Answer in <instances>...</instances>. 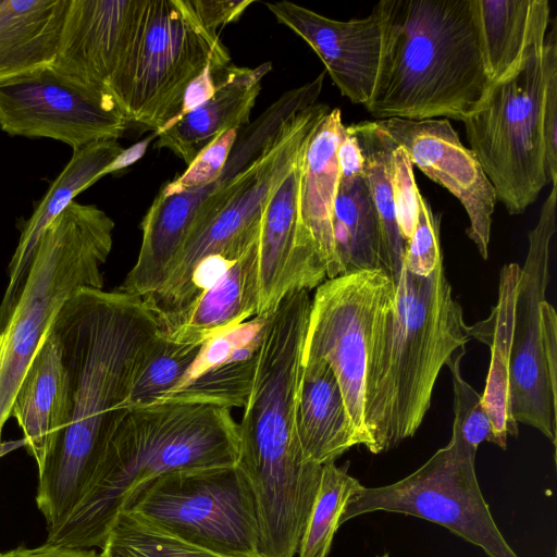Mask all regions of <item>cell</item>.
<instances>
[{"instance_id":"obj_39","label":"cell","mask_w":557,"mask_h":557,"mask_svg":"<svg viewBox=\"0 0 557 557\" xmlns=\"http://www.w3.org/2000/svg\"><path fill=\"white\" fill-rule=\"evenodd\" d=\"M253 0H193L194 8L206 27L218 32L221 26L239 20Z\"/></svg>"},{"instance_id":"obj_42","label":"cell","mask_w":557,"mask_h":557,"mask_svg":"<svg viewBox=\"0 0 557 557\" xmlns=\"http://www.w3.org/2000/svg\"><path fill=\"white\" fill-rule=\"evenodd\" d=\"M154 134L123 149L121 153L99 173V180L106 175L119 172L135 162H137L146 153L149 144L154 138Z\"/></svg>"},{"instance_id":"obj_35","label":"cell","mask_w":557,"mask_h":557,"mask_svg":"<svg viewBox=\"0 0 557 557\" xmlns=\"http://www.w3.org/2000/svg\"><path fill=\"white\" fill-rule=\"evenodd\" d=\"M238 132L239 129H230L219 135L196 156L183 174L164 185L159 194H180L216 181L225 168Z\"/></svg>"},{"instance_id":"obj_8","label":"cell","mask_w":557,"mask_h":557,"mask_svg":"<svg viewBox=\"0 0 557 557\" xmlns=\"http://www.w3.org/2000/svg\"><path fill=\"white\" fill-rule=\"evenodd\" d=\"M324 76L323 71L313 81L287 90L253 122L240 128L216 181L201 188L156 196L140 223L143 235L137 260L116 289L140 298L157 290L186 240L228 200L249 165L271 144L285 122L317 102Z\"/></svg>"},{"instance_id":"obj_37","label":"cell","mask_w":557,"mask_h":557,"mask_svg":"<svg viewBox=\"0 0 557 557\" xmlns=\"http://www.w3.org/2000/svg\"><path fill=\"white\" fill-rule=\"evenodd\" d=\"M440 216L434 214L426 199L420 195L417 224L405 243L403 265L417 274H429L441 260Z\"/></svg>"},{"instance_id":"obj_27","label":"cell","mask_w":557,"mask_h":557,"mask_svg":"<svg viewBox=\"0 0 557 557\" xmlns=\"http://www.w3.org/2000/svg\"><path fill=\"white\" fill-rule=\"evenodd\" d=\"M484 67L496 83L520 65L532 38L547 29V0H471Z\"/></svg>"},{"instance_id":"obj_16","label":"cell","mask_w":557,"mask_h":557,"mask_svg":"<svg viewBox=\"0 0 557 557\" xmlns=\"http://www.w3.org/2000/svg\"><path fill=\"white\" fill-rule=\"evenodd\" d=\"M147 2L70 0L52 67L76 83L110 96V83L140 27Z\"/></svg>"},{"instance_id":"obj_26","label":"cell","mask_w":557,"mask_h":557,"mask_svg":"<svg viewBox=\"0 0 557 557\" xmlns=\"http://www.w3.org/2000/svg\"><path fill=\"white\" fill-rule=\"evenodd\" d=\"M519 275L518 263L504 264L499 272L497 302L491 314L485 320L468 325L471 339L484 343L491 350V363L481 399L492 424L490 442L503 449L507 447L508 435L517 436L519 432L509 405V361Z\"/></svg>"},{"instance_id":"obj_29","label":"cell","mask_w":557,"mask_h":557,"mask_svg":"<svg viewBox=\"0 0 557 557\" xmlns=\"http://www.w3.org/2000/svg\"><path fill=\"white\" fill-rule=\"evenodd\" d=\"M347 127L360 145L363 175L380 223L382 269L396 284L403 267L405 248L392 186V156L398 145L377 126L375 121H362Z\"/></svg>"},{"instance_id":"obj_7","label":"cell","mask_w":557,"mask_h":557,"mask_svg":"<svg viewBox=\"0 0 557 557\" xmlns=\"http://www.w3.org/2000/svg\"><path fill=\"white\" fill-rule=\"evenodd\" d=\"M546 32L532 38L518 69L493 83L462 121L470 149L510 214L523 213L549 184L542 120Z\"/></svg>"},{"instance_id":"obj_22","label":"cell","mask_w":557,"mask_h":557,"mask_svg":"<svg viewBox=\"0 0 557 557\" xmlns=\"http://www.w3.org/2000/svg\"><path fill=\"white\" fill-rule=\"evenodd\" d=\"M271 70L270 62L257 67L228 65L207 101L154 134L156 147L172 151L188 165L219 135L250 123L261 81Z\"/></svg>"},{"instance_id":"obj_43","label":"cell","mask_w":557,"mask_h":557,"mask_svg":"<svg viewBox=\"0 0 557 557\" xmlns=\"http://www.w3.org/2000/svg\"><path fill=\"white\" fill-rule=\"evenodd\" d=\"M376 557H389V555L387 553H385V554L376 556Z\"/></svg>"},{"instance_id":"obj_45","label":"cell","mask_w":557,"mask_h":557,"mask_svg":"<svg viewBox=\"0 0 557 557\" xmlns=\"http://www.w3.org/2000/svg\"><path fill=\"white\" fill-rule=\"evenodd\" d=\"M2 0H0V4H1Z\"/></svg>"},{"instance_id":"obj_25","label":"cell","mask_w":557,"mask_h":557,"mask_svg":"<svg viewBox=\"0 0 557 557\" xmlns=\"http://www.w3.org/2000/svg\"><path fill=\"white\" fill-rule=\"evenodd\" d=\"M258 242L207 290L169 333L178 343L202 344L258 315Z\"/></svg>"},{"instance_id":"obj_31","label":"cell","mask_w":557,"mask_h":557,"mask_svg":"<svg viewBox=\"0 0 557 557\" xmlns=\"http://www.w3.org/2000/svg\"><path fill=\"white\" fill-rule=\"evenodd\" d=\"M361 486L346 468L322 466L318 492L301 537L298 557H327L339 519L350 496Z\"/></svg>"},{"instance_id":"obj_18","label":"cell","mask_w":557,"mask_h":557,"mask_svg":"<svg viewBox=\"0 0 557 557\" xmlns=\"http://www.w3.org/2000/svg\"><path fill=\"white\" fill-rule=\"evenodd\" d=\"M305 150L272 193L262 214L257 267L258 315L273 312L289 293L309 292L327 278L321 258L298 231V188Z\"/></svg>"},{"instance_id":"obj_28","label":"cell","mask_w":557,"mask_h":557,"mask_svg":"<svg viewBox=\"0 0 557 557\" xmlns=\"http://www.w3.org/2000/svg\"><path fill=\"white\" fill-rule=\"evenodd\" d=\"M333 235L341 274L382 269L380 223L363 169L351 175L339 174Z\"/></svg>"},{"instance_id":"obj_44","label":"cell","mask_w":557,"mask_h":557,"mask_svg":"<svg viewBox=\"0 0 557 557\" xmlns=\"http://www.w3.org/2000/svg\"><path fill=\"white\" fill-rule=\"evenodd\" d=\"M1 435H2V433H0V449H1Z\"/></svg>"},{"instance_id":"obj_30","label":"cell","mask_w":557,"mask_h":557,"mask_svg":"<svg viewBox=\"0 0 557 557\" xmlns=\"http://www.w3.org/2000/svg\"><path fill=\"white\" fill-rule=\"evenodd\" d=\"M262 334L238 346L228 357L213 363L159 401H193L230 410L244 408L251 392Z\"/></svg>"},{"instance_id":"obj_9","label":"cell","mask_w":557,"mask_h":557,"mask_svg":"<svg viewBox=\"0 0 557 557\" xmlns=\"http://www.w3.org/2000/svg\"><path fill=\"white\" fill-rule=\"evenodd\" d=\"M329 111L327 104L315 102L290 116L250 164L228 200L186 240L162 284L143 298L162 331L178 313L191 275L203 259L219 253L242 255L259 239L262 214L272 193Z\"/></svg>"},{"instance_id":"obj_15","label":"cell","mask_w":557,"mask_h":557,"mask_svg":"<svg viewBox=\"0 0 557 557\" xmlns=\"http://www.w3.org/2000/svg\"><path fill=\"white\" fill-rule=\"evenodd\" d=\"M375 123L407 151L412 165L459 200L469 219L467 235L487 260L496 191L449 121L392 117Z\"/></svg>"},{"instance_id":"obj_3","label":"cell","mask_w":557,"mask_h":557,"mask_svg":"<svg viewBox=\"0 0 557 557\" xmlns=\"http://www.w3.org/2000/svg\"><path fill=\"white\" fill-rule=\"evenodd\" d=\"M238 454V423L230 409L172 399L131 408L85 495L46 542L101 548L116 515L139 486L168 473L234 467Z\"/></svg>"},{"instance_id":"obj_32","label":"cell","mask_w":557,"mask_h":557,"mask_svg":"<svg viewBox=\"0 0 557 557\" xmlns=\"http://www.w3.org/2000/svg\"><path fill=\"white\" fill-rule=\"evenodd\" d=\"M100 557H225L165 532L121 510L101 546Z\"/></svg>"},{"instance_id":"obj_5","label":"cell","mask_w":557,"mask_h":557,"mask_svg":"<svg viewBox=\"0 0 557 557\" xmlns=\"http://www.w3.org/2000/svg\"><path fill=\"white\" fill-rule=\"evenodd\" d=\"M114 221L95 205L73 201L44 233L20 297L0 330V433L21 381L65 301L103 288L102 265Z\"/></svg>"},{"instance_id":"obj_24","label":"cell","mask_w":557,"mask_h":557,"mask_svg":"<svg viewBox=\"0 0 557 557\" xmlns=\"http://www.w3.org/2000/svg\"><path fill=\"white\" fill-rule=\"evenodd\" d=\"M296 429L306 462H334L357 445L336 376L322 359L302 360Z\"/></svg>"},{"instance_id":"obj_17","label":"cell","mask_w":557,"mask_h":557,"mask_svg":"<svg viewBox=\"0 0 557 557\" xmlns=\"http://www.w3.org/2000/svg\"><path fill=\"white\" fill-rule=\"evenodd\" d=\"M278 23L301 37L318 54L339 89L364 104L375 84L382 46V16L376 3L367 17L336 21L293 2H268Z\"/></svg>"},{"instance_id":"obj_38","label":"cell","mask_w":557,"mask_h":557,"mask_svg":"<svg viewBox=\"0 0 557 557\" xmlns=\"http://www.w3.org/2000/svg\"><path fill=\"white\" fill-rule=\"evenodd\" d=\"M413 165L407 151L397 146L392 156V186L397 221L404 243L413 234L420 193L414 181Z\"/></svg>"},{"instance_id":"obj_10","label":"cell","mask_w":557,"mask_h":557,"mask_svg":"<svg viewBox=\"0 0 557 557\" xmlns=\"http://www.w3.org/2000/svg\"><path fill=\"white\" fill-rule=\"evenodd\" d=\"M122 510L225 557H259L250 486L234 467L168 473L139 486Z\"/></svg>"},{"instance_id":"obj_34","label":"cell","mask_w":557,"mask_h":557,"mask_svg":"<svg viewBox=\"0 0 557 557\" xmlns=\"http://www.w3.org/2000/svg\"><path fill=\"white\" fill-rule=\"evenodd\" d=\"M466 348L455 351L446 362L451 374L454 391L453 432L459 435L471 448L491 440L492 424L479 394L461 375L460 362Z\"/></svg>"},{"instance_id":"obj_11","label":"cell","mask_w":557,"mask_h":557,"mask_svg":"<svg viewBox=\"0 0 557 557\" xmlns=\"http://www.w3.org/2000/svg\"><path fill=\"white\" fill-rule=\"evenodd\" d=\"M557 183L529 234L513 309L509 405L513 421L533 426L554 446L557 438V314L546 300L549 248L556 232Z\"/></svg>"},{"instance_id":"obj_23","label":"cell","mask_w":557,"mask_h":557,"mask_svg":"<svg viewBox=\"0 0 557 557\" xmlns=\"http://www.w3.org/2000/svg\"><path fill=\"white\" fill-rule=\"evenodd\" d=\"M70 0H2L0 86L53 65Z\"/></svg>"},{"instance_id":"obj_4","label":"cell","mask_w":557,"mask_h":557,"mask_svg":"<svg viewBox=\"0 0 557 557\" xmlns=\"http://www.w3.org/2000/svg\"><path fill=\"white\" fill-rule=\"evenodd\" d=\"M471 339L444 259L429 274L401 267L395 300L371 349L364 426L372 454L387 451L420 428L440 371Z\"/></svg>"},{"instance_id":"obj_36","label":"cell","mask_w":557,"mask_h":557,"mask_svg":"<svg viewBox=\"0 0 557 557\" xmlns=\"http://www.w3.org/2000/svg\"><path fill=\"white\" fill-rule=\"evenodd\" d=\"M544 97L543 138L545 148L546 174L550 184L557 183V25L546 32L543 44Z\"/></svg>"},{"instance_id":"obj_41","label":"cell","mask_w":557,"mask_h":557,"mask_svg":"<svg viewBox=\"0 0 557 557\" xmlns=\"http://www.w3.org/2000/svg\"><path fill=\"white\" fill-rule=\"evenodd\" d=\"M0 557H100L95 549H75L45 543L37 547H17L0 552Z\"/></svg>"},{"instance_id":"obj_12","label":"cell","mask_w":557,"mask_h":557,"mask_svg":"<svg viewBox=\"0 0 557 557\" xmlns=\"http://www.w3.org/2000/svg\"><path fill=\"white\" fill-rule=\"evenodd\" d=\"M475 454L451 432L449 443L406 478L384 486L361 485L348 499L339 524L374 511L414 516L445 527L488 557H518L483 497Z\"/></svg>"},{"instance_id":"obj_13","label":"cell","mask_w":557,"mask_h":557,"mask_svg":"<svg viewBox=\"0 0 557 557\" xmlns=\"http://www.w3.org/2000/svg\"><path fill=\"white\" fill-rule=\"evenodd\" d=\"M396 284L382 269L326 278L311 298L302 360L322 359L338 382L357 445H367L364 401L375 333L393 306Z\"/></svg>"},{"instance_id":"obj_33","label":"cell","mask_w":557,"mask_h":557,"mask_svg":"<svg viewBox=\"0 0 557 557\" xmlns=\"http://www.w3.org/2000/svg\"><path fill=\"white\" fill-rule=\"evenodd\" d=\"M202 344L178 343L161 332L135 379L128 409L152 405L172 392L184 379Z\"/></svg>"},{"instance_id":"obj_21","label":"cell","mask_w":557,"mask_h":557,"mask_svg":"<svg viewBox=\"0 0 557 557\" xmlns=\"http://www.w3.org/2000/svg\"><path fill=\"white\" fill-rule=\"evenodd\" d=\"M123 150L117 139H103L73 150L70 161L51 182L24 223L9 263V283L0 304V330L7 323L27 278L39 242L47 227L76 196L99 181V173Z\"/></svg>"},{"instance_id":"obj_2","label":"cell","mask_w":557,"mask_h":557,"mask_svg":"<svg viewBox=\"0 0 557 557\" xmlns=\"http://www.w3.org/2000/svg\"><path fill=\"white\" fill-rule=\"evenodd\" d=\"M377 75L363 104L376 120L463 121L492 85L471 0H381Z\"/></svg>"},{"instance_id":"obj_19","label":"cell","mask_w":557,"mask_h":557,"mask_svg":"<svg viewBox=\"0 0 557 557\" xmlns=\"http://www.w3.org/2000/svg\"><path fill=\"white\" fill-rule=\"evenodd\" d=\"M344 129L342 111L337 108L330 110L306 147L298 188V231L320 256L327 278L341 275L333 235V211L339 180L336 152Z\"/></svg>"},{"instance_id":"obj_14","label":"cell","mask_w":557,"mask_h":557,"mask_svg":"<svg viewBox=\"0 0 557 557\" xmlns=\"http://www.w3.org/2000/svg\"><path fill=\"white\" fill-rule=\"evenodd\" d=\"M128 127L110 96L52 66L0 86V128L10 136L50 138L75 150L119 139Z\"/></svg>"},{"instance_id":"obj_1","label":"cell","mask_w":557,"mask_h":557,"mask_svg":"<svg viewBox=\"0 0 557 557\" xmlns=\"http://www.w3.org/2000/svg\"><path fill=\"white\" fill-rule=\"evenodd\" d=\"M71 387V418L38 467L36 504L47 534L76 508L128 411L135 379L162 330L143 298L82 288L52 325Z\"/></svg>"},{"instance_id":"obj_6","label":"cell","mask_w":557,"mask_h":557,"mask_svg":"<svg viewBox=\"0 0 557 557\" xmlns=\"http://www.w3.org/2000/svg\"><path fill=\"white\" fill-rule=\"evenodd\" d=\"M210 63L227 66L231 55L193 0H148L109 95L129 126L157 134L176 117L187 87Z\"/></svg>"},{"instance_id":"obj_20","label":"cell","mask_w":557,"mask_h":557,"mask_svg":"<svg viewBox=\"0 0 557 557\" xmlns=\"http://www.w3.org/2000/svg\"><path fill=\"white\" fill-rule=\"evenodd\" d=\"M71 408L67 370L59 339L50 326L21 381L11 409V417L22 429L25 447L37 467L69 424Z\"/></svg>"},{"instance_id":"obj_40","label":"cell","mask_w":557,"mask_h":557,"mask_svg":"<svg viewBox=\"0 0 557 557\" xmlns=\"http://www.w3.org/2000/svg\"><path fill=\"white\" fill-rule=\"evenodd\" d=\"M227 66H222L214 63L208 64L203 72L187 87L178 114L168 125L178 121L184 115L207 101L214 94L218 78Z\"/></svg>"}]
</instances>
